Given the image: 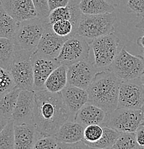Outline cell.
<instances>
[{
    "mask_svg": "<svg viewBox=\"0 0 144 149\" xmlns=\"http://www.w3.org/2000/svg\"><path fill=\"white\" fill-rule=\"evenodd\" d=\"M71 118H74L63 101L61 92L35 91L33 124L39 138L55 136L61 125Z\"/></svg>",
    "mask_w": 144,
    "mask_h": 149,
    "instance_id": "cell-1",
    "label": "cell"
},
{
    "mask_svg": "<svg viewBox=\"0 0 144 149\" xmlns=\"http://www.w3.org/2000/svg\"><path fill=\"white\" fill-rule=\"evenodd\" d=\"M120 83L121 80L109 68L100 70L87 89L88 102L100 107L107 113L115 111L118 108Z\"/></svg>",
    "mask_w": 144,
    "mask_h": 149,
    "instance_id": "cell-2",
    "label": "cell"
},
{
    "mask_svg": "<svg viewBox=\"0 0 144 149\" xmlns=\"http://www.w3.org/2000/svg\"><path fill=\"white\" fill-rule=\"evenodd\" d=\"M116 15L115 12L100 15L83 14L77 34L92 41L94 39L113 32Z\"/></svg>",
    "mask_w": 144,
    "mask_h": 149,
    "instance_id": "cell-3",
    "label": "cell"
},
{
    "mask_svg": "<svg viewBox=\"0 0 144 149\" xmlns=\"http://www.w3.org/2000/svg\"><path fill=\"white\" fill-rule=\"evenodd\" d=\"M120 40L113 32L94 39L90 47L94 55V64L100 70L108 69L120 52Z\"/></svg>",
    "mask_w": 144,
    "mask_h": 149,
    "instance_id": "cell-4",
    "label": "cell"
},
{
    "mask_svg": "<svg viewBox=\"0 0 144 149\" xmlns=\"http://www.w3.org/2000/svg\"><path fill=\"white\" fill-rule=\"evenodd\" d=\"M44 32L45 22L39 17L20 22L14 38L16 49L34 52L37 49Z\"/></svg>",
    "mask_w": 144,
    "mask_h": 149,
    "instance_id": "cell-5",
    "label": "cell"
},
{
    "mask_svg": "<svg viewBox=\"0 0 144 149\" xmlns=\"http://www.w3.org/2000/svg\"><path fill=\"white\" fill-rule=\"evenodd\" d=\"M109 69L121 80L140 78L144 73V57L131 55L123 47Z\"/></svg>",
    "mask_w": 144,
    "mask_h": 149,
    "instance_id": "cell-6",
    "label": "cell"
},
{
    "mask_svg": "<svg viewBox=\"0 0 144 149\" xmlns=\"http://www.w3.org/2000/svg\"><path fill=\"white\" fill-rule=\"evenodd\" d=\"M32 52L24 49L17 50L9 68L17 87L22 90L34 91V73L31 61Z\"/></svg>",
    "mask_w": 144,
    "mask_h": 149,
    "instance_id": "cell-7",
    "label": "cell"
},
{
    "mask_svg": "<svg viewBox=\"0 0 144 149\" xmlns=\"http://www.w3.org/2000/svg\"><path fill=\"white\" fill-rule=\"evenodd\" d=\"M143 119L144 115L141 109L118 108L111 113H107L101 125L113 128L120 133L136 132Z\"/></svg>",
    "mask_w": 144,
    "mask_h": 149,
    "instance_id": "cell-8",
    "label": "cell"
},
{
    "mask_svg": "<svg viewBox=\"0 0 144 149\" xmlns=\"http://www.w3.org/2000/svg\"><path fill=\"white\" fill-rule=\"evenodd\" d=\"M87 40L78 34L67 38L57 57L60 64L69 66L89 58L91 47Z\"/></svg>",
    "mask_w": 144,
    "mask_h": 149,
    "instance_id": "cell-9",
    "label": "cell"
},
{
    "mask_svg": "<svg viewBox=\"0 0 144 149\" xmlns=\"http://www.w3.org/2000/svg\"><path fill=\"white\" fill-rule=\"evenodd\" d=\"M144 103V85L140 78L121 80L118 108L141 109Z\"/></svg>",
    "mask_w": 144,
    "mask_h": 149,
    "instance_id": "cell-10",
    "label": "cell"
},
{
    "mask_svg": "<svg viewBox=\"0 0 144 149\" xmlns=\"http://www.w3.org/2000/svg\"><path fill=\"white\" fill-rule=\"evenodd\" d=\"M34 73V91L45 89V83L54 70L61 65L57 58L35 49L31 56Z\"/></svg>",
    "mask_w": 144,
    "mask_h": 149,
    "instance_id": "cell-11",
    "label": "cell"
},
{
    "mask_svg": "<svg viewBox=\"0 0 144 149\" xmlns=\"http://www.w3.org/2000/svg\"><path fill=\"white\" fill-rule=\"evenodd\" d=\"M98 71L93 62L89 58L69 65L67 70L68 85L87 90Z\"/></svg>",
    "mask_w": 144,
    "mask_h": 149,
    "instance_id": "cell-12",
    "label": "cell"
},
{
    "mask_svg": "<svg viewBox=\"0 0 144 149\" xmlns=\"http://www.w3.org/2000/svg\"><path fill=\"white\" fill-rule=\"evenodd\" d=\"M35 91L21 90L12 119L15 125L33 123Z\"/></svg>",
    "mask_w": 144,
    "mask_h": 149,
    "instance_id": "cell-13",
    "label": "cell"
},
{
    "mask_svg": "<svg viewBox=\"0 0 144 149\" xmlns=\"http://www.w3.org/2000/svg\"><path fill=\"white\" fill-rule=\"evenodd\" d=\"M1 7L18 22L38 17L32 0H0Z\"/></svg>",
    "mask_w": 144,
    "mask_h": 149,
    "instance_id": "cell-14",
    "label": "cell"
},
{
    "mask_svg": "<svg viewBox=\"0 0 144 149\" xmlns=\"http://www.w3.org/2000/svg\"><path fill=\"white\" fill-rule=\"evenodd\" d=\"M44 22L45 32L36 49L48 56L57 58L67 39L57 35L52 31L51 24L47 21Z\"/></svg>",
    "mask_w": 144,
    "mask_h": 149,
    "instance_id": "cell-15",
    "label": "cell"
},
{
    "mask_svg": "<svg viewBox=\"0 0 144 149\" xmlns=\"http://www.w3.org/2000/svg\"><path fill=\"white\" fill-rule=\"evenodd\" d=\"M61 93L63 101L73 117L89 100L88 91L75 85H67Z\"/></svg>",
    "mask_w": 144,
    "mask_h": 149,
    "instance_id": "cell-16",
    "label": "cell"
},
{
    "mask_svg": "<svg viewBox=\"0 0 144 149\" xmlns=\"http://www.w3.org/2000/svg\"><path fill=\"white\" fill-rule=\"evenodd\" d=\"M15 149H32L39 138L33 123L15 125Z\"/></svg>",
    "mask_w": 144,
    "mask_h": 149,
    "instance_id": "cell-17",
    "label": "cell"
},
{
    "mask_svg": "<svg viewBox=\"0 0 144 149\" xmlns=\"http://www.w3.org/2000/svg\"><path fill=\"white\" fill-rule=\"evenodd\" d=\"M106 112L100 107L88 102L77 112L74 117V120L84 127L94 124L102 125L106 118Z\"/></svg>",
    "mask_w": 144,
    "mask_h": 149,
    "instance_id": "cell-18",
    "label": "cell"
},
{
    "mask_svg": "<svg viewBox=\"0 0 144 149\" xmlns=\"http://www.w3.org/2000/svg\"><path fill=\"white\" fill-rule=\"evenodd\" d=\"M86 127L75 120H68L63 123L55 134L60 142L65 144H73L83 141Z\"/></svg>",
    "mask_w": 144,
    "mask_h": 149,
    "instance_id": "cell-19",
    "label": "cell"
},
{
    "mask_svg": "<svg viewBox=\"0 0 144 149\" xmlns=\"http://www.w3.org/2000/svg\"><path fill=\"white\" fill-rule=\"evenodd\" d=\"M21 90L17 87L13 91L1 96V100H0L1 128H2L8 121L12 120Z\"/></svg>",
    "mask_w": 144,
    "mask_h": 149,
    "instance_id": "cell-20",
    "label": "cell"
},
{
    "mask_svg": "<svg viewBox=\"0 0 144 149\" xmlns=\"http://www.w3.org/2000/svg\"><path fill=\"white\" fill-rule=\"evenodd\" d=\"M68 66L61 65L49 74L45 83V89L51 93H60L68 85Z\"/></svg>",
    "mask_w": 144,
    "mask_h": 149,
    "instance_id": "cell-21",
    "label": "cell"
},
{
    "mask_svg": "<svg viewBox=\"0 0 144 149\" xmlns=\"http://www.w3.org/2000/svg\"><path fill=\"white\" fill-rule=\"evenodd\" d=\"M79 6L85 15H100L115 11V7L106 0H80Z\"/></svg>",
    "mask_w": 144,
    "mask_h": 149,
    "instance_id": "cell-22",
    "label": "cell"
},
{
    "mask_svg": "<svg viewBox=\"0 0 144 149\" xmlns=\"http://www.w3.org/2000/svg\"><path fill=\"white\" fill-rule=\"evenodd\" d=\"M20 22L10 16L2 7L0 8V37L14 40Z\"/></svg>",
    "mask_w": 144,
    "mask_h": 149,
    "instance_id": "cell-23",
    "label": "cell"
},
{
    "mask_svg": "<svg viewBox=\"0 0 144 149\" xmlns=\"http://www.w3.org/2000/svg\"><path fill=\"white\" fill-rule=\"evenodd\" d=\"M16 51L14 40L0 38V68L9 70Z\"/></svg>",
    "mask_w": 144,
    "mask_h": 149,
    "instance_id": "cell-24",
    "label": "cell"
},
{
    "mask_svg": "<svg viewBox=\"0 0 144 149\" xmlns=\"http://www.w3.org/2000/svg\"><path fill=\"white\" fill-rule=\"evenodd\" d=\"M103 127V133L100 140L93 143H85L89 148H112L120 132L109 127Z\"/></svg>",
    "mask_w": 144,
    "mask_h": 149,
    "instance_id": "cell-25",
    "label": "cell"
},
{
    "mask_svg": "<svg viewBox=\"0 0 144 149\" xmlns=\"http://www.w3.org/2000/svg\"><path fill=\"white\" fill-rule=\"evenodd\" d=\"M15 122L10 120L0 132V149H15Z\"/></svg>",
    "mask_w": 144,
    "mask_h": 149,
    "instance_id": "cell-26",
    "label": "cell"
},
{
    "mask_svg": "<svg viewBox=\"0 0 144 149\" xmlns=\"http://www.w3.org/2000/svg\"><path fill=\"white\" fill-rule=\"evenodd\" d=\"M50 24L52 31L57 35L65 39L69 38L77 34V27L70 20H59Z\"/></svg>",
    "mask_w": 144,
    "mask_h": 149,
    "instance_id": "cell-27",
    "label": "cell"
},
{
    "mask_svg": "<svg viewBox=\"0 0 144 149\" xmlns=\"http://www.w3.org/2000/svg\"><path fill=\"white\" fill-rule=\"evenodd\" d=\"M112 148L115 149H141L136 140V132L120 133Z\"/></svg>",
    "mask_w": 144,
    "mask_h": 149,
    "instance_id": "cell-28",
    "label": "cell"
},
{
    "mask_svg": "<svg viewBox=\"0 0 144 149\" xmlns=\"http://www.w3.org/2000/svg\"><path fill=\"white\" fill-rule=\"evenodd\" d=\"M34 148L35 149H58L67 148V144L60 142L55 136H41L37 140Z\"/></svg>",
    "mask_w": 144,
    "mask_h": 149,
    "instance_id": "cell-29",
    "label": "cell"
},
{
    "mask_svg": "<svg viewBox=\"0 0 144 149\" xmlns=\"http://www.w3.org/2000/svg\"><path fill=\"white\" fill-rule=\"evenodd\" d=\"M17 88L16 83L9 70L0 68V95L13 91Z\"/></svg>",
    "mask_w": 144,
    "mask_h": 149,
    "instance_id": "cell-30",
    "label": "cell"
},
{
    "mask_svg": "<svg viewBox=\"0 0 144 149\" xmlns=\"http://www.w3.org/2000/svg\"><path fill=\"white\" fill-rule=\"evenodd\" d=\"M103 133V127L101 125H90L85 128L84 138L83 141L85 143L96 142L100 139Z\"/></svg>",
    "mask_w": 144,
    "mask_h": 149,
    "instance_id": "cell-31",
    "label": "cell"
},
{
    "mask_svg": "<svg viewBox=\"0 0 144 149\" xmlns=\"http://www.w3.org/2000/svg\"><path fill=\"white\" fill-rule=\"evenodd\" d=\"M32 1L38 14V17L43 21H47L51 12L48 0H32Z\"/></svg>",
    "mask_w": 144,
    "mask_h": 149,
    "instance_id": "cell-32",
    "label": "cell"
},
{
    "mask_svg": "<svg viewBox=\"0 0 144 149\" xmlns=\"http://www.w3.org/2000/svg\"><path fill=\"white\" fill-rule=\"evenodd\" d=\"M128 7L138 16L144 17V0H128Z\"/></svg>",
    "mask_w": 144,
    "mask_h": 149,
    "instance_id": "cell-33",
    "label": "cell"
},
{
    "mask_svg": "<svg viewBox=\"0 0 144 149\" xmlns=\"http://www.w3.org/2000/svg\"><path fill=\"white\" fill-rule=\"evenodd\" d=\"M50 10L58 8V7H66L68 5L70 0H48Z\"/></svg>",
    "mask_w": 144,
    "mask_h": 149,
    "instance_id": "cell-34",
    "label": "cell"
},
{
    "mask_svg": "<svg viewBox=\"0 0 144 149\" xmlns=\"http://www.w3.org/2000/svg\"><path fill=\"white\" fill-rule=\"evenodd\" d=\"M136 140L142 148H144V125L141 124L136 130Z\"/></svg>",
    "mask_w": 144,
    "mask_h": 149,
    "instance_id": "cell-35",
    "label": "cell"
},
{
    "mask_svg": "<svg viewBox=\"0 0 144 149\" xmlns=\"http://www.w3.org/2000/svg\"><path fill=\"white\" fill-rule=\"evenodd\" d=\"M137 44L140 47H141L142 49L144 50V33L143 35V36L141 37L140 38L138 39L137 40Z\"/></svg>",
    "mask_w": 144,
    "mask_h": 149,
    "instance_id": "cell-36",
    "label": "cell"
},
{
    "mask_svg": "<svg viewBox=\"0 0 144 149\" xmlns=\"http://www.w3.org/2000/svg\"><path fill=\"white\" fill-rule=\"evenodd\" d=\"M106 1H108V2H109L110 4H112V5L117 7V6H119V4H120L122 0H106Z\"/></svg>",
    "mask_w": 144,
    "mask_h": 149,
    "instance_id": "cell-37",
    "label": "cell"
},
{
    "mask_svg": "<svg viewBox=\"0 0 144 149\" xmlns=\"http://www.w3.org/2000/svg\"><path fill=\"white\" fill-rule=\"evenodd\" d=\"M136 27L138 29H144V17L141 18V19L138 22L137 24L136 25Z\"/></svg>",
    "mask_w": 144,
    "mask_h": 149,
    "instance_id": "cell-38",
    "label": "cell"
},
{
    "mask_svg": "<svg viewBox=\"0 0 144 149\" xmlns=\"http://www.w3.org/2000/svg\"><path fill=\"white\" fill-rule=\"evenodd\" d=\"M141 80L142 83H143V85H144V73L142 74V76H141Z\"/></svg>",
    "mask_w": 144,
    "mask_h": 149,
    "instance_id": "cell-39",
    "label": "cell"
},
{
    "mask_svg": "<svg viewBox=\"0 0 144 149\" xmlns=\"http://www.w3.org/2000/svg\"><path fill=\"white\" fill-rule=\"evenodd\" d=\"M141 111H142V112H143V115H144V103H143V106H142V108H141Z\"/></svg>",
    "mask_w": 144,
    "mask_h": 149,
    "instance_id": "cell-40",
    "label": "cell"
},
{
    "mask_svg": "<svg viewBox=\"0 0 144 149\" xmlns=\"http://www.w3.org/2000/svg\"><path fill=\"white\" fill-rule=\"evenodd\" d=\"M141 124H142V125H144V119L143 120V121H142V123H141Z\"/></svg>",
    "mask_w": 144,
    "mask_h": 149,
    "instance_id": "cell-41",
    "label": "cell"
}]
</instances>
